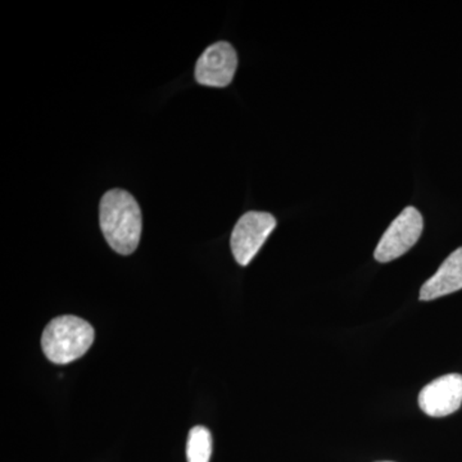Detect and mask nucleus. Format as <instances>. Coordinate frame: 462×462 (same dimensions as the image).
I'll use <instances>...</instances> for the list:
<instances>
[{"instance_id":"nucleus-2","label":"nucleus","mask_w":462,"mask_h":462,"mask_svg":"<svg viewBox=\"0 0 462 462\" xmlns=\"http://www.w3.org/2000/svg\"><path fill=\"white\" fill-rule=\"evenodd\" d=\"M93 327L78 316L53 319L42 337V346L48 360L65 365L83 357L94 342Z\"/></svg>"},{"instance_id":"nucleus-3","label":"nucleus","mask_w":462,"mask_h":462,"mask_svg":"<svg viewBox=\"0 0 462 462\" xmlns=\"http://www.w3.org/2000/svg\"><path fill=\"white\" fill-rule=\"evenodd\" d=\"M276 227V218L267 212L251 211L239 218L231 233L230 247L240 266H247Z\"/></svg>"},{"instance_id":"nucleus-4","label":"nucleus","mask_w":462,"mask_h":462,"mask_svg":"<svg viewBox=\"0 0 462 462\" xmlns=\"http://www.w3.org/2000/svg\"><path fill=\"white\" fill-rule=\"evenodd\" d=\"M422 227L420 212L415 207H407L383 234L374 257L378 263H387L403 256L418 243Z\"/></svg>"},{"instance_id":"nucleus-7","label":"nucleus","mask_w":462,"mask_h":462,"mask_svg":"<svg viewBox=\"0 0 462 462\" xmlns=\"http://www.w3.org/2000/svg\"><path fill=\"white\" fill-rule=\"evenodd\" d=\"M460 289H462V247L452 252L430 281L425 282L421 287L420 300H437L447 294L455 293Z\"/></svg>"},{"instance_id":"nucleus-8","label":"nucleus","mask_w":462,"mask_h":462,"mask_svg":"<svg viewBox=\"0 0 462 462\" xmlns=\"http://www.w3.org/2000/svg\"><path fill=\"white\" fill-rule=\"evenodd\" d=\"M212 455L211 431L206 427H194L187 443L188 462H209Z\"/></svg>"},{"instance_id":"nucleus-5","label":"nucleus","mask_w":462,"mask_h":462,"mask_svg":"<svg viewBox=\"0 0 462 462\" xmlns=\"http://www.w3.org/2000/svg\"><path fill=\"white\" fill-rule=\"evenodd\" d=\"M238 67V56L233 45L218 42L209 45L196 65V80L200 85L211 88H225L230 85Z\"/></svg>"},{"instance_id":"nucleus-1","label":"nucleus","mask_w":462,"mask_h":462,"mask_svg":"<svg viewBox=\"0 0 462 462\" xmlns=\"http://www.w3.org/2000/svg\"><path fill=\"white\" fill-rule=\"evenodd\" d=\"M100 229L111 248L129 256L138 248L142 236V211L138 202L123 189H112L99 206Z\"/></svg>"},{"instance_id":"nucleus-9","label":"nucleus","mask_w":462,"mask_h":462,"mask_svg":"<svg viewBox=\"0 0 462 462\" xmlns=\"http://www.w3.org/2000/svg\"><path fill=\"white\" fill-rule=\"evenodd\" d=\"M384 462H389V461H384Z\"/></svg>"},{"instance_id":"nucleus-6","label":"nucleus","mask_w":462,"mask_h":462,"mask_svg":"<svg viewBox=\"0 0 462 462\" xmlns=\"http://www.w3.org/2000/svg\"><path fill=\"white\" fill-rule=\"evenodd\" d=\"M462 375L448 374L425 385L419 394V406L431 418H445L460 409Z\"/></svg>"}]
</instances>
